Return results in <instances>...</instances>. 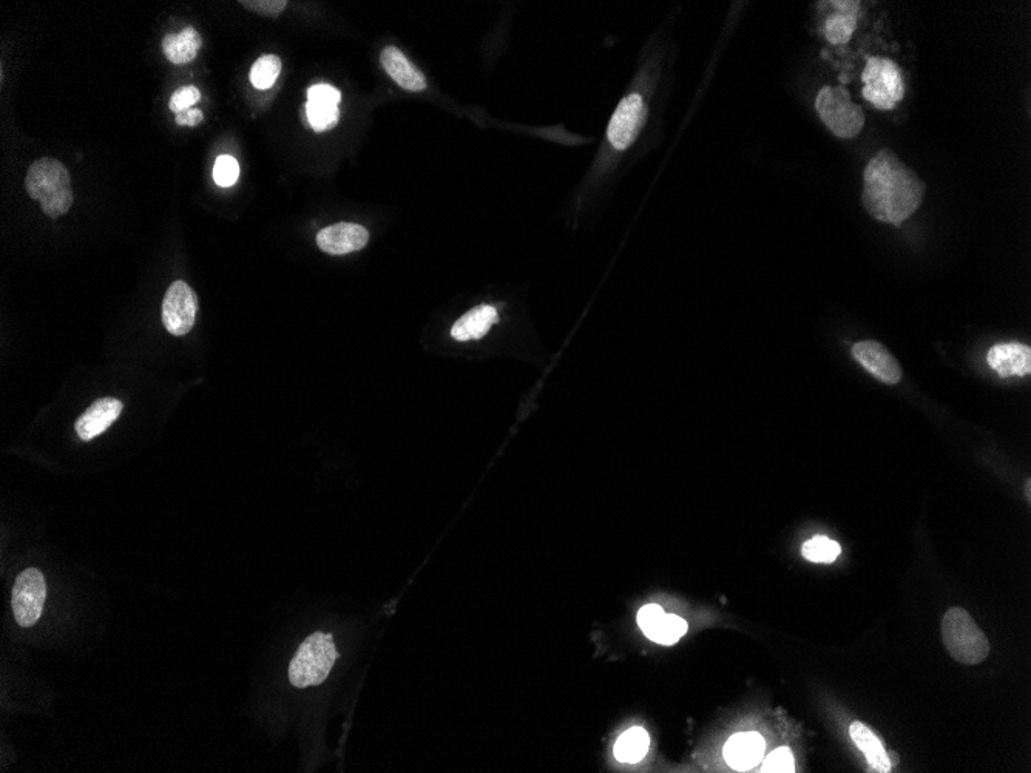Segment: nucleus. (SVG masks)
I'll return each mask as SVG.
<instances>
[{"label":"nucleus","mask_w":1031,"mask_h":773,"mask_svg":"<svg viewBox=\"0 0 1031 773\" xmlns=\"http://www.w3.org/2000/svg\"><path fill=\"white\" fill-rule=\"evenodd\" d=\"M927 186L891 149L871 158L863 173L862 203L871 217L900 227L919 210Z\"/></svg>","instance_id":"1"},{"label":"nucleus","mask_w":1031,"mask_h":773,"mask_svg":"<svg viewBox=\"0 0 1031 773\" xmlns=\"http://www.w3.org/2000/svg\"><path fill=\"white\" fill-rule=\"evenodd\" d=\"M25 189L33 200L41 203L45 215L59 218L70 210L73 192L70 173L64 164L53 158L34 161L25 178Z\"/></svg>","instance_id":"2"},{"label":"nucleus","mask_w":1031,"mask_h":773,"mask_svg":"<svg viewBox=\"0 0 1031 773\" xmlns=\"http://www.w3.org/2000/svg\"><path fill=\"white\" fill-rule=\"evenodd\" d=\"M942 639L959 664L977 665L990 655V641L965 608L953 607L942 619Z\"/></svg>","instance_id":"3"},{"label":"nucleus","mask_w":1031,"mask_h":773,"mask_svg":"<svg viewBox=\"0 0 1031 773\" xmlns=\"http://www.w3.org/2000/svg\"><path fill=\"white\" fill-rule=\"evenodd\" d=\"M339 652L329 633L317 632L300 645L297 655L289 665V679L292 686L305 689L322 684L329 676Z\"/></svg>","instance_id":"4"},{"label":"nucleus","mask_w":1031,"mask_h":773,"mask_svg":"<svg viewBox=\"0 0 1031 773\" xmlns=\"http://www.w3.org/2000/svg\"><path fill=\"white\" fill-rule=\"evenodd\" d=\"M815 109L837 138H856L865 127L862 107L852 101L845 87H823L815 99Z\"/></svg>","instance_id":"5"},{"label":"nucleus","mask_w":1031,"mask_h":773,"mask_svg":"<svg viewBox=\"0 0 1031 773\" xmlns=\"http://www.w3.org/2000/svg\"><path fill=\"white\" fill-rule=\"evenodd\" d=\"M862 95L879 110H893L905 96V82L899 65L888 58L874 56L862 73Z\"/></svg>","instance_id":"6"},{"label":"nucleus","mask_w":1031,"mask_h":773,"mask_svg":"<svg viewBox=\"0 0 1031 773\" xmlns=\"http://www.w3.org/2000/svg\"><path fill=\"white\" fill-rule=\"evenodd\" d=\"M47 598V585L44 574L38 568H27L17 576L14 582L13 605L14 618L21 627H31L41 618Z\"/></svg>","instance_id":"7"},{"label":"nucleus","mask_w":1031,"mask_h":773,"mask_svg":"<svg viewBox=\"0 0 1031 773\" xmlns=\"http://www.w3.org/2000/svg\"><path fill=\"white\" fill-rule=\"evenodd\" d=\"M198 300L192 287L186 281L170 284L163 300V323L175 337H183L192 331L197 320Z\"/></svg>","instance_id":"8"},{"label":"nucleus","mask_w":1031,"mask_h":773,"mask_svg":"<svg viewBox=\"0 0 1031 773\" xmlns=\"http://www.w3.org/2000/svg\"><path fill=\"white\" fill-rule=\"evenodd\" d=\"M644 116H646V110H644L641 96L630 95L626 99H622L615 115L612 116L609 130H607L610 144L618 150H626L627 147L632 146L641 125H643Z\"/></svg>","instance_id":"9"},{"label":"nucleus","mask_w":1031,"mask_h":773,"mask_svg":"<svg viewBox=\"0 0 1031 773\" xmlns=\"http://www.w3.org/2000/svg\"><path fill=\"white\" fill-rule=\"evenodd\" d=\"M852 357L880 382L897 385L902 380V368L891 352L874 340L859 341L851 349Z\"/></svg>","instance_id":"10"},{"label":"nucleus","mask_w":1031,"mask_h":773,"mask_svg":"<svg viewBox=\"0 0 1031 773\" xmlns=\"http://www.w3.org/2000/svg\"><path fill=\"white\" fill-rule=\"evenodd\" d=\"M639 628L658 644L672 645L687 632V622L680 616L666 615L660 605H646L638 613Z\"/></svg>","instance_id":"11"},{"label":"nucleus","mask_w":1031,"mask_h":773,"mask_svg":"<svg viewBox=\"0 0 1031 773\" xmlns=\"http://www.w3.org/2000/svg\"><path fill=\"white\" fill-rule=\"evenodd\" d=\"M369 233L359 224L339 223L325 227L317 235L320 249L329 255H346L362 250L368 244Z\"/></svg>","instance_id":"12"},{"label":"nucleus","mask_w":1031,"mask_h":773,"mask_svg":"<svg viewBox=\"0 0 1031 773\" xmlns=\"http://www.w3.org/2000/svg\"><path fill=\"white\" fill-rule=\"evenodd\" d=\"M987 362L1001 377H1025L1031 372V349L1022 343H1001L988 352Z\"/></svg>","instance_id":"13"},{"label":"nucleus","mask_w":1031,"mask_h":773,"mask_svg":"<svg viewBox=\"0 0 1031 773\" xmlns=\"http://www.w3.org/2000/svg\"><path fill=\"white\" fill-rule=\"evenodd\" d=\"M121 400L107 399L96 400L87 411L79 417L76 422V433L82 440H92L105 433L113 423L121 416Z\"/></svg>","instance_id":"14"},{"label":"nucleus","mask_w":1031,"mask_h":773,"mask_svg":"<svg viewBox=\"0 0 1031 773\" xmlns=\"http://www.w3.org/2000/svg\"><path fill=\"white\" fill-rule=\"evenodd\" d=\"M764 747L766 743L758 733H737L724 746V758L732 769H754L763 760Z\"/></svg>","instance_id":"15"},{"label":"nucleus","mask_w":1031,"mask_h":773,"mask_svg":"<svg viewBox=\"0 0 1031 773\" xmlns=\"http://www.w3.org/2000/svg\"><path fill=\"white\" fill-rule=\"evenodd\" d=\"M380 61H382L383 68H385L389 78L393 79L403 90L422 92V90H425L426 85H428L422 71L414 67L406 59V56L403 55V51L394 47V45H388V47L383 48Z\"/></svg>","instance_id":"16"},{"label":"nucleus","mask_w":1031,"mask_h":773,"mask_svg":"<svg viewBox=\"0 0 1031 773\" xmlns=\"http://www.w3.org/2000/svg\"><path fill=\"white\" fill-rule=\"evenodd\" d=\"M496 321V308L490 304H481L454 323L451 335L457 341L479 340L490 331Z\"/></svg>","instance_id":"17"},{"label":"nucleus","mask_w":1031,"mask_h":773,"mask_svg":"<svg viewBox=\"0 0 1031 773\" xmlns=\"http://www.w3.org/2000/svg\"><path fill=\"white\" fill-rule=\"evenodd\" d=\"M839 13L832 14L825 22V36L831 44L843 45L851 41L857 28V14L860 2H831Z\"/></svg>","instance_id":"18"},{"label":"nucleus","mask_w":1031,"mask_h":773,"mask_svg":"<svg viewBox=\"0 0 1031 773\" xmlns=\"http://www.w3.org/2000/svg\"><path fill=\"white\" fill-rule=\"evenodd\" d=\"M201 45H203V39H201L200 33L192 27L184 28L178 34H167L163 39L164 55L175 65L189 64L190 61L197 58Z\"/></svg>","instance_id":"19"},{"label":"nucleus","mask_w":1031,"mask_h":773,"mask_svg":"<svg viewBox=\"0 0 1031 773\" xmlns=\"http://www.w3.org/2000/svg\"><path fill=\"white\" fill-rule=\"evenodd\" d=\"M849 733H851L852 741L865 753L866 761H868L871 769L877 770L880 773L890 772V758L886 755L882 743L874 735L873 730L866 727L865 724L857 723L856 721V723H852L851 727H849Z\"/></svg>","instance_id":"20"},{"label":"nucleus","mask_w":1031,"mask_h":773,"mask_svg":"<svg viewBox=\"0 0 1031 773\" xmlns=\"http://www.w3.org/2000/svg\"><path fill=\"white\" fill-rule=\"evenodd\" d=\"M649 733L641 727H633L622 733L615 744V758L621 763L635 764L646 757L649 752Z\"/></svg>","instance_id":"21"},{"label":"nucleus","mask_w":1031,"mask_h":773,"mask_svg":"<svg viewBox=\"0 0 1031 773\" xmlns=\"http://www.w3.org/2000/svg\"><path fill=\"white\" fill-rule=\"evenodd\" d=\"M281 59L274 55H264L257 59L251 70V82L258 90H269L274 87L275 81L280 76Z\"/></svg>","instance_id":"22"},{"label":"nucleus","mask_w":1031,"mask_h":773,"mask_svg":"<svg viewBox=\"0 0 1031 773\" xmlns=\"http://www.w3.org/2000/svg\"><path fill=\"white\" fill-rule=\"evenodd\" d=\"M842 553V547L826 536L812 537L811 541L805 542L802 548L803 556L811 562H825L832 564Z\"/></svg>","instance_id":"23"},{"label":"nucleus","mask_w":1031,"mask_h":773,"mask_svg":"<svg viewBox=\"0 0 1031 773\" xmlns=\"http://www.w3.org/2000/svg\"><path fill=\"white\" fill-rule=\"evenodd\" d=\"M305 112L309 125L317 133L334 129L340 119L339 105H323L308 102Z\"/></svg>","instance_id":"24"},{"label":"nucleus","mask_w":1031,"mask_h":773,"mask_svg":"<svg viewBox=\"0 0 1031 773\" xmlns=\"http://www.w3.org/2000/svg\"><path fill=\"white\" fill-rule=\"evenodd\" d=\"M240 176V166L238 161L232 156L223 155L218 156L217 163L213 167V179L215 183L221 187L234 186Z\"/></svg>","instance_id":"25"},{"label":"nucleus","mask_w":1031,"mask_h":773,"mask_svg":"<svg viewBox=\"0 0 1031 773\" xmlns=\"http://www.w3.org/2000/svg\"><path fill=\"white\" fill-rule=\"evenodd\" d=\"M201 99L200 90L193 85H187V87H181L173 93L170 98L169 107L173 113L180 115V113L187 112L192 109L193 105L198 104Z\"/></svg>","instance_id":"26"},{"label":"nucleus","mask_w":1031,"mask_h":773,"mask_svg":"<svg viewBox=\"0 0 1031 773\" xmlns=\"http://www.w3.org/2000/svg\"><path fill=\"white\" fill-rule=\"evenodd\" d=\"M763 772H794V757L788 747H780L766 758Z\"/></svg>","instance_id":"27"},{"label":"nucleus","mask_w":1031,"mask_h":773,"mask_svg":"<svg viewBox=\"0 0 1031 773\" xmlns=\"http://www.w3.org/2000/svg\"><path fill=\"white\" fill-rule=\"evenodd\" d=\"M342 93L328 84H318L308 90V102L323 105H339Z\"/></svg>","instance_id":"28"},{"label":"nucleus","mask_w":1031,"mask_h":773,"mask_svg":"<svg viewBox=\"0 0 1031 773\" xmlns=\"http://www.w3.org/2000/svg\"><path fill=\"white\" fill-rule=\"evenodd\" d=\"M240 5L264 17H277L286 8L288 2L286 0H257V2L246 0V2H240Z\"/></svg>","instance_id":"29"},{"label":"nucleus","mask_w":1031,"mask_h":773,"mask_svg":"<svg viewBox=\"0 0 1031 773\" xmlns=\"http://www.w3.org/2000/svg\"><path fill=\"white\" fill-rule=\"evenodd\" d=\"M203 119L204 116L201 110L190 109L187 110V112L176 115L175 121L176 124L181 125V127H197L198 124L203 122Z\"/></svg>","instance_id":"30"},{"label":"nucleus","mask_w":1031,"mask_h":773,"mask_svg":"<svg viewBox=\"0 0 1031 773\" xmlns=\"http://www.w3.org/2000/svg\"><path fill=\"white\" fill-rule=\"evenodd\" d=\"M1030 487H1031V482H1030V480H1027V483H1025V494H1027V499L1028 500L1031 499V493H1030L1031 488Z\"/></svg>","instance_id":"31"}]
</instances>
